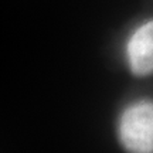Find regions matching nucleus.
<instances>
[{"instance_id":"1","label":"nucleus","mask_w":153,"mask_h":153,"mask_svg":"<svg viewBox=\"0 0 153 153\" xmlns=\"http://www.w3.org/2000/svg\"><path fill=\"white\" fill-rule=\"evenodd\" d=\"M119 139L126 152L153 153V102H136L122 114Z\"/></svg>"},{"instance_id":"2","label":"nucleus","mask_w":153,"mask_h":153,"mask_svg":"<svg viewBox=\"0 0 153 153\" xmlns=\"http://www.w3.org/2000/svg\"><path fill=\"white\" fill-rule=\"evenodd\" d=\"M126 54L131 71L135 75L153 74V20L145 23L133 33Z\"/></svg>"}]
</instances>
